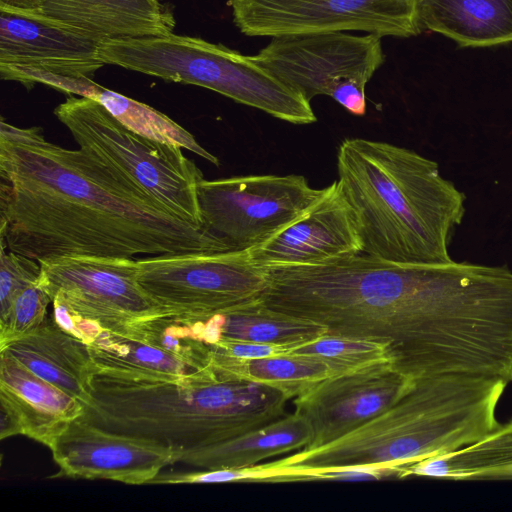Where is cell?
<instances>
[{"mask_svg":"<svg viewBox=\"0 0 512 512\" xmlns=\"http://www.w3.org/2000/svg\"><path fill=\"white\" fill-rule=\"evenodd\" d=\"M381 38L347 32L276 36L250 57L308 101L327 95L363 116L366 84L385 60Z\"/></svg>","mask_w":512,"mask_h":512,"instance_id":"cell-8","label":"cell"},{"mask_svg":"<svg viewBox=\"0 0 512 512\" xmlns=\"http://www.w3.org/2000/svg\"><path fill=\"white\" fill-rule=\"evenodd\" d=\"M41 15L98 42L166 36L176 25L161 0H41Z\"/></svg>","mask_w":512,"mask_h":512,"instance_id":"cell-18","label":"cell"},{"mask_svg":"<svg viewBox=\"0 0 512 512\" xmlns=\"http://www.w3.org/2000/svg\"><path fill=\"white\" fill-rule=\"evenodd\" d=\"M0 404L16 415L22 435L50 450L85 412L81 401L38 377L5 351H0Z\"/></svg>","mask_w":512,"mask_h":512,"instance_id":"cell-19","label":"cell"},{"mask_svg":"<svg viewBox=\"0 0 512 512\" xmlns=\"http://www.w3.org/2000/svg\"><path fill=\"white\" fill-rule=\"evenodd\" d=\"M293 346L266 344L232 339H221L209 346L210 359L250 361L284 355L292 352Z\"/></svg>","mask_w":512,"mask_h":512,"instance_id":"cell-30","label":"cell"},{"mask_svg":"<svg viewBox=\"0 0 512 512\" xmlns=\"http://www.w3.org/2000/svg\"><path fill=\"white\" fill-rule=\"evenodd\" d=\"M99 43L41 14L0 9V68L91 79L105 65Z\"/></svg>","mask_w":512,"mask_h":512,"instance_id":"cell-17","label":"cell"},{"mask_svg":"<svg viewBox=\"0 0 512 512\" xmlns=\"http://www.w3.org/2000/svg\"><path fill=\"white\" fill-rule=\"evenodd\" d=\"M0 351L7 352L84 406L91 401L93 380L99 368L88 345L64 331L51 315L34 333L7 344Z\"/></svg>","mask_w":512,"mask_h":512,"instance_id":"cell-20","label":"cell"},{"mask_svg":"<svg viewBox=\"0 0 512 512\" xmlns=\"http://www.w3.org/2000/svg\"><path fill=\"white\" fill-rule=\"evenodd\" d=\"M54 114L79 148L124 172L181 218L203 226L198 201L203 173L181 147L136 134L91 98L68 95Z\"/></svg>","mask_w":512,"mask_h":512,"instance_id":"cell-7","label":"cell"},{"mask_svg":"<svg viewBox=\"0 0 512 512\" xmlns=\"http://www.w3.org/2000/svg\"><path fill=\"white\" fill-rule=\"evenodd\" d=\"M290 353L319 358L329 367L332 377L379 362H392L385 343L328 333L313 342L296 347Z\"/></svg>","mask_w":512,"mask_h":512,"instance_id":"cell-27","label":"cell"},{"mask_svg":"<svg viewBox=\"0 0 512 512\" xmlns=\"http://www.w3.org/2000/svg\"><path fill=\"white\" fill-rule=\"evenodd\" d=\"M301 175L203 179L198 201L203 226L230 251H247L303 215L324 193Z\"/></svg>","mask_w":512,"mask_h":512,"instance_id":"cell-10","label":"cell"},{"mask_svg":"<svg viewBox=\"0 0 512 512\" xmlns=\"http://www.w3.org/2000/svg\"><path fill=\"white\" fill-rule=\"evenodd\" d=\"M337 169L362 253L406 265L454 261L449 246L466 196L437 162L391 143L350 138L339 146Z\"/></svg>","mask_w":512,"mask_h":512,"instance_id":"cell-3","label":"cell"},{"mask_svg":"<svg viewBox=\"0 0 512 512\" xmlns=\"http://www.w3.org/2000/svg\"><path fill=\"white\" fill-rule=\"evenodd\" d=\"M59 472L52 477L150 484L181 452L158 441L106 430L80 417L51 449Z\"/></svg>","mask_w":512,"mask_h":512,"instance_id":"cell-14","label":"cell"},{"mask_svg":"<svg viewBox=\"0 0 512 512\" xmlns=\"http://www.w3.org/2000/svg\"><path fill=\"white\" fill-rule=\"evenodd\" d=\"M293 473L294 481H368L387 478H401V470L399 468L384 465L347 466Z\"/></svg>","mask_w":512,"mask_h":512,"instance_id":"cell-31","label":"cell"},{"mask_svg":"<svg viewBox=\"0 0 512 512\" xmlns=\"http://www.w3.org/2000/svg\"><path fill=\"white\" fill-rule=\"evenodd\" d=\"M0 249V316L9 309L15 297L32 284L39 282L41 264L29 257Z\"/></svg>","mask_w":512,"mask_h":512,"instance_id":"cell-29","label":"cell"},{"mask_svg":"<svg viewBox=\"0 0 512 512\" xmlns=\"http://www.w3.org/2000/svg\"><path fill=\"white\" fill-rule=\"evenodd\" d=\"M50 303V295L39 282L20 292L0 316V349L34 333L47 318Z\"/></svg>","mask_w":512,"mask_h":512,"instance_id":"cell-28","label":"cell"},{"mask_svg":"<svg viewBox=\"0 0 512 512\" xmlns=\"http://www.w3.org/2000/svg\"><path fill=\"white\" fill-rule=\"evenodd\" d=\"M0 243L39 263L230 251L91 152L0 122Z\"/></svg>","mask_w":512,"mask_h":512,"instance_id":"cell-1","label":"cell"},{"mask_svg":"<svg viewBox=\"0 0 512 512\" xmlns=\"http://www.w3.org/2000/svg\"><path fill=\"white\" fill-rule=\"evenodd\" d=\"M390 361L327 378L294 398L295 413L312 431L311 450L329 444L382 413L413 386Z\"/></svg>","mask_w":512,"mask_h":512,"instance_id":"cell-13","label":"cell"},{"mask_svg":"<svg viewBox=\"0 0 512 512\" xmlns=\"http://www.w3.org/2000/svg\"><path fill=\"white\" fill-rule=\"evenodd\" d=\"M507 385L480 376L416 378L395 403L344 436L263 466L283 473L384 465L402 473L409 465L458 449L498 427L497 405Z\"/></svg>","mask_w":512,"mask_h":512,"instance_id":"cell-5","label":"cell"},{"mask_svg":"<svg viewBox=\"0 0 512 512\" xmlns=\"http://www.w3.org/2000/svg\"><path fill=\"white\" fill-rule=\"evenodd\" d=\"M0 9L21 14H41V0H0Z\"/></svg>","mask_w":512,"mask_h":512,"instance_id":"cell-32","label":"cell"},{"mask_svg":"<svg viewBox=\"0 0 512 512\" xmlns=\"http://www.w3.org/2000/svg\"><path fill=\"white\" fill-rule=\"evenodd\" d=\"M512 480V419L453 451L403 468L401 478Z\"/></svg>","mask_w":512,"mask_h":512,"instance_id":"cell-24","label":"cell"},{"mask_svg":"<svg viewBox=\"0 0 512 512\" xmlns=\"http://www.w3.org/2000/svg\"><path fill=\"white\" fill-rule=\"evenodd\" d=\"M265 268V306L328 334L385 343L394 366L415 379L447 374L479 325V290L464 262L406 265L359 253Z\"/></svg>","mask_w":512,"mask_h":512,"instance_id":"cell-2","label":"cell"},{"mask_svg":"<svg viewBox=\"0 0 512 512\" xmlns=\"http://www.w3.org/2000/svg\"><path fill=\"white\" fill-rule=\"evenodd\" d=\"M278 389L231 378L211 366L181 381L98 373L81 419L109 431L146 437L181 454L229 441L286 416Z\"/></svg>","mask_w":512,"mask_h":512,"instance_id":"cell-4","label":"cell"},{"mask_svg":"<svg viewBox=\"0 0 512 512\" xmlns=\"http://www.w3.org/2000/svg\"><path fill=\"white\" fill-rule=\"evenodd\" d=\"M94 100L125 127L150 140L187 149L218 166L219 160L170 117L140 101L101 87Z\"/></svg>","mask_w":512,"mask_h":512,"instance_id":"cell-26","label":"cell"},{"mask_svg":"<svg viewBox=\"0 0 512 512\" xmlns=\"http://www.w3.org/2000/svg\"><path fill=\"white\" fill-rule=\"evenodd\" d=\"M99 373L136 380L181 381L206 370L187 327L164 314L125 333L101 332L88 345Z\"/></svg>","mask_w":512,"mask_h":512,"instance_id":"cell-15","label":"cell"},{"mask_svg":"<svg viewBox=\"0 0 512 512\" xmlns=\"http://www.w3.org/2000/svg\"><path fill=\"white\" fill-rule=\"evenodd\" d=\"M138 281L168 314H225L260 300L267 270L247 251L157 255L138 259Z\"/></svg>","mask_w":512,"mask_h":512,"instance_id":"cell-9","label":"cell"},{"mask_svg":"<svg viewBox=\"0 0 512 512\" xmlns=\"http://www.w3.org/2000/svg\"><path fill=\"white\" fill-rule=\"evenodd\" d=\"M98 56L105 65L207 88L293 124L317 120L310 101L250 56L199 37L108 39L99 43Z\"/></svg>","mask_w":512,"mask_h":512,"instance_id":"cell-6","label":"cell"},{"mask_svg":"<svg viewBox=\"0 0 512 512\" xmlns=\"http://www.w3.org/2000/svg\"><path fill=\"white\" fill-rule=\"evenodd\" d=\"M262 267L315 265L362 253L354 213L334 181L298 219L247 250Z\"/></svg>","mask_w":512,"mask_h":512,"instance_id":"cell-16","label":"cell"},{"mask_svg":"<svg viewBox=\"0 0 512 512\" xmlns=\"http://www.w3.org/2000/svg\"><path fill=\"white\" fill-rule=\"evenodd\" d=\"M39 284L70 309L104 331L168 314L138 281V259L70 256L41 262Z\"/></svg>","mask_w":512,"mask_h":512,"instance_id":"cell-12","label":"cell"},{"mask_svg":"<svg viewBox=\"0 0 512 512\" xmlns=\"http://www.w3.org/2000/svg\"><path fill=\"white\" fill-rule=\"evenodd\" d=\"M203 343L210 346L221 339L298 347L327 334L319 323L279 312L260 300L225 314L192 316Z\"/></svg>","mask_w":512,"mask_h":512,"instance_id":"cell-22","label":"cell"},{"mask_svg":"<svg viewBox=\"0 0 512 512\" xmlns=\"http://www.w3.org/2000/svg\"><path fill=\"white\" fill-rule=\"evenodd\" d=\"M247 36L363 31L380 37L421 33L416 0H228Z\"/></svg>","mask_w":512,"mask_h":512,"instance_id":"cell-11","label":"cell"},{"mask_svg":"<svg viewBox=\"0 0 512 512\" xmlns=\"http://www.w3.org/2000/svg\"><path fill=\"white\" fill-rule=\"evenodd\" d=\"M311 438L309 424L294 412L229 441L183 452L179 462L206 470L252 467L266 458L301 450Z\"/></svg>","mask_w":512,"mask_h":512,"instance_id":"cell-23","label":"cell"},{"mask_svg":"<svg viewBox=\"0 0 512 512\" xmlns=\"http://www.w3.org/2000/svg\"><path fill=\"white\" fill-rule=\"evenodd\" d=\"M210 366L226 377L272 386L289 399L306 393L319 382L332 377L323 361L306 354L288 353L250 361L210 359Z\"/></svg>","mask_w":512,"mask_h":512,"instance_id":"cell-25","label":"cell"},{"mask_svg":"<svg viewBox=\"0 0 512 512\" xmlns=\"http://www.w3.org/2000/svg\"><path fill=\"white\" fill-rule=\"evenodd\" d=\"M416 19L460 47L512 42V0H416Z\"/></svg>","mask_w":512,"mask_h":512,"instance_id":"cell-21","label":"cell"}]
</instances>
